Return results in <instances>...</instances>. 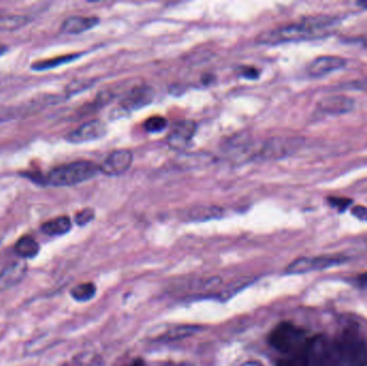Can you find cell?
I'll use <instances>...</instances> for the list:
<instances>
[{
	"label": "cell",
	"instance_id": "cell-1",
	"mask_svg": "<svg viewBox=\"0 0 367 366\" xmlns=\"http://www.w3.org/2000/svg\"><path fill=\"white\" fill-rule=\"evenodd\" d=\"M339 23L335 17H306L299 22L262 33L257 38L260 44H281L312 40L326 35Z\"/></svg>",
	"mask_w": 367,
	"mask_h": 366
},
{
	"label": "cell",
	"instance_id": "cell-2",
	"mask_svg": "<svg viewBox=\"0 0 367 366\" xmlns=\"http://www.w3.org/2000/svg\"><path fill=\"white\" fill-rule=\"evenodd\" d=\"M99 165L91 161H79L56 167L46 176V183L54 187H69L86 182L98 173Z\"/></svg>",
	"mask_w": 367,
	"mask_h": 366
},
{
	"label": "cell",
	"instance_id": "cell-3",
	"mask_svg": "<svg viewBox=\"0 0 367 366\" xmlns=\"http://www.w3.org/2000/svg\"><path fill=\"white\" fill-rule=\"evenodd\" d=\"M310 338L304 331L291 322L279 323L270 334L269 342L274 349L285 354L287 358L301 354L308 347Z\"/></svg>",
	"mask_w": 367,
	"mask_h": 366
},
{
	"label": "cell",
	"instance_id": "cell-4",
	"mask_svg": "<svg viewBox=\"0 0 367 366\" xmlns=\"http://www.w3.org/2000/svg\"><path fill=\"white\" fill-rule=\"evenodd\" d=\"M306 359L308 366H344L339 345L323 336L310 338Z\"/></svg>",
	"mask_w": 367,
	"mask_h": 366
},
{
	"label": "cell",
	"instance_id": "cell-5",
	"mask_svg": "<svg viewBox=\"0 0 367 366\" xmlns=\"http://www.w3.org/2000/svg\"><path fill=\"white\" fill-rule=\"evenodd\" d=\"M336 342L341 350L344 363L351 366H367V338L361 334L360 331L347 329Z\"/></svg>",
	"mask_w": 367,
	"mask_h": 366
},
{
	"label": "cell",
	"instance_id": "cell-6",
	"mask_svg": "<svg viewBox=\"0 0 367 366\" xmlns=\"http://www.w3.org/2000/svg\"><path fill=\"white\" fill-rule=\"evenodd\" d=\"M300 137L272 138L264 142L254 155L258 161H277L297 153L304 145Z\"/></svg>",
	"mask_w": 367,
	"mask_h": 366
},
{
	"label": "cell",
	"instance_id": "cell-7",
	"mask_svg": "<svg viewBox=\"0 0 367 366\" xmlns=\"http://www.w3.org/2000/svg\"><path fill=\"white\" fill-rule=\"evenodd\" d=\"M133 161L132 153L128 149H117L111 153L106 161L99 165V170L109 176H118L129 170Z\"/></svg>",
	"mask_w": 367,
	"mask_h": 366
},
{
	"label": "cell",
	"instance_id": "cell-8",
	"mask_svg": "<svg viewBox=\"0 0 367 366\" xmlns=\"http://www.w3.org/2000/svg\"><path fill=\"white\" fill-rule=\"evenodd\" d=\"M108 132L106 125L99 120H91L81 125L79 128L73 130L68 134L67 141L73 144L86 143V142L95 141L101 139Z\"/></svg>",
	"mask_w": 367,
	"mask_h": 366
},
{
	"label": "cell",
	"instance_id": "cell-9",
	"mask_svg": "<svg viewBox=\"0 0 367 366\" xmlns=\"http://www.w3.org/2000/svg\"><path fill=\"white\" fill-rule=\"evenodd\" d=\"M197 132V124L192 120H180L173 126L172 130L168 136V144L171 149H185L190 143Z\"/></svg>",
	"mask_w": 367,
	"mask_h": 366
},
{
	"label": "cell",
	"instance_id": "cell-10",
	"mask_svg": "<svg viewBox=\"0 0 367 366\" xmlns=\"http://www.w3.org/2000/svg\"><path fill=\"white\" fill-rule=\"evenodd\" d=\"M155 93L147 85H139L130 89L120 101V106L125 111L131 112L151 104L154 100Z\"/></svg>",
	"mask_w": 367,
	"mask_h": 366
},
{
	"label": "cell",
	"instance_id": "cell-11",
	"mask_svg": "<svg viewBox=\"0 0 367 366\" xmlns=\"http://www.w3.org/2000/svg\"><path fill=\"white\" fill-rule=\"evenodd\" d=\"M355 100L344 95H331L318 102L317 111L326 115H343L355 109Z\"/></svg>",
	"mask_w": 367,
	"mask_h": 366
},
{
	"label": "cell",
	"instance_id": "cell-12",
	"mask_svg": "<svg viewBox=\"0 0 367 366\" xmlns=\"http://www.w3.org/2000/svg\"><path fill=\"white\" fill-rule=\"evenodd\" d=\"M347 65V60L339 56H320L310 62L308 71L310 77H320L339 71Z\"/></svg>",
	"mask_w": 367,
	"mask_h": 366
},
{
	"label": "cell",
	"instance_id": "cell-13",
	"mask_svg": "<svg viewBox=\"0 0 367 366\" xmlns=\"http://www.w3.org/2000/svg\"><path fill=\"white\" fill-rule=\"evenodd\" d=\"M344 258L337 257H317V258H302L294 261L288 268L291 273H303L312 270H322L341 264Z\"/></svg>",
	"mask_w": 367,
	"mask_h": 366
},
{
	"label": "cell",
	"instance_id": "cell-14",
	"mask_svg": "<svg viewBox=\"0 0 367 366\" xmlns=\"http://www.w3.org/2000/svg\"><path fill=\"white\" fill-rule=\"evenodd\" d=\"M27 272L25 262H15L0 272V292L15 287L22 282Z\"/></svg>",
	"mask_w": 367,
	"mask_h": 366
},
{
	"label": "cell",
	"instance_id": "cell-15",
	"mask_svg": "<svg viewBox=\"0 0 367 366\" xmlns=\"http://www.w3.org/2000/svg\"><path fill=\"white\" fill-rule=\"evenodd\" d=\"M100 19L96 17H68L62 24V33L67 35H79L96 27Z\"/></svg>",
	"mask_w": 367,
	"mask_h": 366
},
{
	"label": "cell",
	"instance_id": "cell-16",
	"mask_svg": "<svg viewBox=\"0 0 367 366\" xmlns=\"http://www.w3.org/2000/svg\"><path fill=\"white\" fill-rule=\"evenodd\" d=\"M71 227V219L68 216H60L44 223L41 230L50 237H59L69 232Z\"/></svg>",
	"mask_w": 367,
	"mask_h": 366
},
{
	"label": "cell",
	"instance_id": "cell-17",
	"mask_svg": "<svg viewBox=\"0 0 367 366\" xmlns=\"http://www.w3.org/2000/svg\"><path fill=\"white\" fill-rule=\"evenodd\" d=\"M15 252L22 258L32 259L38 256L40 252V245L34 237L26 235L17 241L15 244Z\"/></svg>",
	"mask_w": 367,
	"mask_h": 366
},
{
	"label": "cell",
	"instance_id": "cell-18",
	"mask_svg": "<svg viewBox=\"0 0 367 366\" xmlns=\"http://www.w3.org/2000/svg\"><path fill=\"white\" fill-rule=\"evenodd\" d=\"M29 22H30V19L26 15H0V33L19 30L26 26Z\"/></svg>",
	"mask_w": 367,
	"mask_h": 366
},
{
	"label": "cell",
	"instance_id": "cell-19",
	"mask_svg": "<svg viewBox=\"0 0 367 366\" xmlns=\"http://www.w3.org/2000/svg\"><path fill=\"white\" fill-rule=\"evenodd\" d=\"M223 214V210L217 206H199V208H190L186 216L191 221H205L211 218L218 217Z\"/></svg>",
	"mask_w": 367,
	"mask_h": 366
},
{
	"label": "cell",
	"instance_id": "cell-20",
	"mask_svg": "<svg viewBox=\"0 0 367 366\" xmlns=\"http://www.w3.org/2000/svg\"><path fill=\"white\" fill-rule=\"evenodd\" d=\"M81 54H70V55L59 56V57L50 58V60H41V62H35L32 65V70H48L57 66L64 65L67 62H73L75 58H79Z\"/></svg>",
	"mask_w": 367,
	"mask_h": 366
},
{
	"label": "cell",
	"instance_id": "cell-21",
	"mask_svg": "<svg viewBox=\"0 0 367 366\" xmlns=\"http://www.w3.org/2000/svg\"><path fill=\"white\" fill-rule=\"evenodd\" d=\"M96 286L93 282H84L71 290V295L77 302H87L96 295Z\"/></svg>",
	"mask_w": 367,
	"mask_h": 366
},
{
	"label": "cell",
	"instance_id": "cell-22",
	"mask_svg": "<svg viewBox=\"0 0 367 366\" xmlns=\"http://www.w3.org/2000/svg\"><path fill=\"white\" fill-rule=\"evenodd\" d=\"M167 126H168V120L160 115L151 116V118H147L144 122L145 130L147 132H151V134L163 131L166 129Z\"/></svg>",
	"mask_w": 367,
	"mask_h": 366
},
{
	"label": "cell",
	"instance_id": "cell-23",
	"mask_svg": "<svg viewBox=\"0 0 367 366\" xmlns=\"http://www.w3.org/2000/svg\"><path fill=\"white\" fill-rule=\"evenodd\" d=\"M95 218V212L93 208H84L75 215V223L79 226H85L91 223Z\"/></svg>",
	"mask_w": 367,
	"mask_h": 366
},
{
	"label": "cell",
	"instance_id": "cell-24",
	"mask_svg": "<svg viewBox=\"0 0 367 366\" xmlns=\"http://www.w3.org/2000/svg\"><path fill=\"white\" fill-rule=\"evenodd\" d=\"M17 113L15 106H1L0 107V122H10V120H17Z\"/></svg>",
	"mask_w": 367,
	"mask_h": 366
},
{
	"label": "cell",
	"instance_id": "cell-25",
	"mask_svg": "<svg viewBox=\"0 0 367 366\" xmlns=\"http://www.w3.org/2000/svg\"><path fill=\"white\" fill-rule=\"evenodd\" d=\"M240 73L246 79H258L260 75L259 70L254 67H242L240 69Z\"/></svg>",
	"mask_w": 367,
	"mask_h": 366
},
{
	"label": "cell",
	"instance_id": "cell-26",
	"mask_svg": "<svg viewBox=\"0 0 367 366\" xmlns=\"http://www.w3.org/2000/svg\"><path fill=\"white\" fill-rule=\"evenodd\" d=\"M329 202L333 208H339V210H345V208L351 203V200L345 198H331L330 199Z\"/></svg>",
	"mask_w": 367,
	"mask_h": 366
},
{
	"label": "cell",
	"instance_id": "cell-27",
	"mask_svg": "<svg viewBox=\"0 0 367 366\" xmlns=\"http://www.w3.org/2000/svg\"><path fill=\"white\" fill-rule=\"evenodd\" d=\"M351 212H352L353 216H355L360 221H367V206H355Z\"/></svg>",
	"mask_w": 367,
	"mask_h": 366
},
{
	"label": "cell",
	"instance_id": "cell-28",
	"mask_svg": "<svg viewBox=\"0 0 367 366\" xmlns=\"http://www.w3.org/2000/svg\"><path fill=\"white\" fill-rule=\"evenodd\" d=\"M350 89H362V91H367V77L366 79L360 80V81L353 82V83H350Z\"/></svg>",
	"mask_w": 367,
	"mask_h": 366
},
{
	"label": "cell",
	"instance_id": "cell-29",
	"mask_svg": "<svg viewBox=\"0 0 367 366\" xmlns=\"http://www.w3.org/2000/svg\"><path fill=\"white\" fill-rule=\"evenodd\" d=\"M359 284H360L362 287H366L367 286V272L366 273L362 274V275L359 276L358 278Z\"/></svg>",
	"mask_w": 367,
	"mask_h": 366
},
{
	"label": "cell",
	"instance_id": "cell-30",
	"mask_svg": "<svg viewBox=\"0 0 367 366\" xmlns=\"http://www.w3.org/2000/svg\"><path fill=\"white\" fill-rule=\"evenodd\" d=\"M241 366H264L261 362L259 361H248L246 363L242 364Z\"/></svg>",
	"mask_w": 367,
	"mask_h": 366
},
{
	"label": "cell",
	"instance_id": "cell-31",
	"mask_svg": "<svg viewBox=\"0 0 367 366\" xmlns=\"http://www.w3.org/2000/svg\"><path fill=\"white\" fill-rule=\"evenodd\" d=\"M128 366H145L144 362L142 361L141 359H137L135 361L132 362L131 364H129Z\"/></svg>",
	"mask_w": 367,
	"mask_h": 366
},
{
	"label": "cell",
	"instance_id": "cell-32",
	"mask_svg": "<svg viewBox=\"0 0 367 366\" xmlns=\"http://www.w3.org/2000/svg\"><path fill=\"white\" fill-rule=\"evenodd\" d=\"M361 44L364 46L365 48H367V36H365L364 38L361 39Z\"/></svg>",
	"mask_w": 367,
	"mask_h": 366
}]
</instances>
